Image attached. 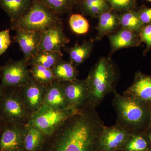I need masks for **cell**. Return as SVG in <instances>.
Here are the masks:
<instances>
[{"label": "cell", "mask_w": 151, "mask_h": 151, "mask_svg": "<svg viewBox=\"0 0 151 151\" xmlns=\"http://www.w3.org/2000/svg\"><path fill=\"white\" fill-rule=\"evenodd\" d=\"M56 14L67 12L72 9L77 0H38Z\"/></svg>", "instance_id": "4316f807"}, {"label": "cell", "mask_w": 151, "mask_h": 151, "mask_svg": "<svg viewBox=\"0 0 151 151\" xmlns=\"http://www.w3.org/2000/svg\"><path fill=\"white\" fill-rule=\"evenodd\" d=\"M2 66L0 65V78H1V69Z\"/></svg>", "instance_id": "8d00e7d4"}, {"label": "cell", "mask_w": 151, "mask_h": 151, "mask_svg": "<svg viewBox=\"0 0 151 151\" xmlns=\"http://www.w3.org/2000/svg\"><path fill=\"white\" fill-rule=\"evenodd\" d=\"M120 26L122 28L139 33L145 25L141 21L137 12L133 10L124 11L119 16Z\"/></svg>", "instance_id": "603a6c76"}, {"label": "cell", "mask_w": 151, "mask_h": 151, "mask_svg": "<svg viewBox=\"0 0 151 151\" xmlns=\"http://www.w3.org/2000/svg\"><path fill=\"white\" fill-rule=\"evenodd\" d=\"M69 23L72 31L76 34H85L89 31V22L79 14H72L69 18Z\"/></svg>", "instance_id": "83f0119b"}, {"label": "cell", "mask_w": 151, "mask_h": 151, "mask_svg": "<svg viewBox=\"0 0 151 151\" xmlns=\"http://www.w3.org/2000/svg\"><path fill=\"white\" fill-rule=\"evenodd\" d=\"M139 35L142 42L146 44V47L143 52L145 56L151 49V24L145 25Z\"/></svg>", "instance_id": "f546056e"}, {"label": "cell", "mask_w": 151, "mask_h": 151, "mask_svg": "<svg viewBox=\"0 0 151 151\" xmlns=\"http://www.w3.org/2000/svg\"><path fill=\"white\" fill-rule=\"evenodd\" d=\"M80 3L84 12L93 17L111 10L108 0H82Z\"/></svg>", "instance_id": "d4e9b609"}, {"label": "cell", "mask_w": 151, "mask_h": 151, "mask_svg": "<svg viewBox=\"0 0 151 151\" xmlns=\"http://www.w3.org/2000/svg\"><path fill=\"white\" fill-rule=\"evenodd\" d=\"M150 143L146 132L130 133L123 147L125 151H148Z\"/></svg>", "instance_id": "7402d4cb"}, {"label": "cell", "mask_w": 151, "mask_h": 151, "mask_svg": "<svg viewBox=\"0 0 151 151\" xmlns=\"http://www.w3.org/2000/svg\"><path fill=\"white\" fill-rule=\"evenodd\" d=\"M111 7L119 11L133 10L136 0H108Z\"/></svg>", "instance_id": "f1b7e54d"}, {"label": "cell", "mask_w": 151, "mask_h": 151, "mask_svg": "<svg viewBox=\"0 0 151 151\" xmlns=\"http://www.w3.org/2000/svg\"><path fill=\"white\" fill-rule=\"evenodd\" d=\"M0 100V121L3 124H27L32 115L25 105L21 88H5Z\"/></svg>", "instance_id": "277c9868"}, {"label": "cell", "mask_w": 151, "mask_h": 151, "mask_svg": "<svg viewBox=\"0 0 151 151\" xmlns=\"http://www.w3.org/2000/svg\"><path fill=\"white\" fill-rule=\"evenodd\" d=\"M47 86L36 81L31 76L27 84L22 87L25 105L31 115L39 110L43 105Z\"/></svg>", "instance_id": "7c38bea8"}, {"label": "cell", "mask_w": 151, "mask_h": 151, "mask_svg": "<svg viewBox=\"0 0 151 151\" xmlns=\"http://www.w3.org/2000/svg\"><path fill=\"white\" fill-rule=\"evenodd\" d=\"M11 42L10 30H4L0 32V56L6 51Z\"/></svg>", "instance_id": "4dcf8cb0"}, {"label": "cell", "mask_w": 151, "mask_h": 151, "mask_svg": "<svg viewBox=\"0 0 151 151\" xmlns=\"http://www.w3.org/2000/svg\"><path fill=\"white\" fill-rule=\"evenodd\" d=\"M62 53L52 51H42L39 52L28 63L31 66L40 65L52 68L58 61L62 59Z\"/></svg>", "instance_id": "cb8c5ba5"}, {"label": "cell", "mask_w": 151, "mask_h": 151, "mask_svg": "<svg viewBox=\"0 0 151 151\" xmlns=\"http://www.w3.org/2000/svg\"><path fill=\"white\" fill-rule=\"evenodd\" d=\"M81 1H82V0H77V2L80 3L81 2Z\"/></svg>", "instance_id": "74e56055"}, {"label": "cell", "mask_w": 151, "mask_h": 151, "mask_svg": "<svg viewBox=\"0 0 151 151\" xmlns=\"http://www.w3.org/2000/svg\"><path fill=\"white\" fill-rule=\"evenodd\" d=\"M26 151L25 150H20V151Z\"/></svg>", "instance_id": "ab89813d"}, {"label": "cell", "mask_w": 151, "mask_h": 151, "mask_svg": "<svg viewBox=\"0 0 151 151\" xmlns=\"http://www.w3.org/2000/svg\"><path fill=\"white\" fill-rule=\"evenodd\" d=\"M94 41L92 40L84 41L81 44L76 42L67 49L70 61L76 67L88 59L93 50Z\"/></svg>", "instance_id": "ffe728a7"}, {"label": "cell", "mask_w": 151, "mask_h": 151, "mask_svg": "<svg viewBox=\"0 0 151 151\" xmlns=\"http://www.w3.org/2000/svg\"><path fill=\"white\" fill-rule=\"evenodd\" d=\"M98 18L97 40H101L105 35L114 32L120 26L119 17L111 10L100 14Z\"/></svg>", "instance_id": "d6986e66"}, {"label": "cell", "mask_w": 151, "mask_h": 151, "mask_svg": "<svg viewBox=\"0 0 151 151\" xmlns=\"http://www.w3.org/2000/svg\"><path fill=\"white\" fill-rule=\"evenodd\" d=\"M15 38L24 58L28 63L38 53L41 42V32L22 29L15 30Z\"/></svg>", "instance_id": "5bb4252c"}, {"label": "cell", "mask_w": 151, "mask_h": 151, "mask_svg": "<svg viewBox=\"0 0 151 151\" xmlns=\"http://www.w3.org/2000/svg\"><path fill=\"white\" fill-rule=\"evenodd\" d=\"M61 22L57 14L38 0H34L24 15L11 23L12 29H22L42 32Z\"/></svg>", "instance_id": "5b68a950"}, {"label": "cell", "mask_w": 151, "mask_h": 151, "mask_svg": "<svg viewBox=\"0 0 151 151\" xmlns=\"http://www.w3.org/2000/svg\"><path fill=\"white\" fill-rule=\"evenodd\" d=\"M27 124H3L0 132V151L24 150V138Z\"/></svg>", "instance_id": "9c48e42d"}, {"label": "cell", "mask_w": 151, "mask_h": 151, "mask_svg": "<svg viewBox=\"0 0 151 151\" xmlns=\"http://www.w3.org/2000/svg\"><path fill=\"white\" fill-rule=\"evenodd\" d=\"M137 12L141 21L144 24H151V8L143 6Z\"/></svg>", "instance_id": "1f68e13d"}, {"label": "cell", "mask_w": 151, "mask_h": 151, "mask_svg": "<svg viewBox=\"0 0 151 151\" xmlns=\"http://www.w3.org/2000/svg\"><path fill=\"white\" fill-rule=\"evenodd\" d=\"M62 83L69 107L79 110L89 103V90L86 78Z\"/></svg>", "instance_id": "ba28073f"}, {"label": "cell", "mask_w": 151, "mask_h": 151, "mask_svg": "<svg viewBox=\"0 0 151 151\" xmlns=\"http://www.w3.org/2000/svg\"><path fill=\"white\" fill-rule=\"evenodd\" d=\"M29 72L32 77L41 84L47 85L56 80L52 68L40 65H32Z\"/></svg>", "instance_id": "484cf974"}, {"label": "cell", "mask_w": 151, "mask_h": 151, "mask_svg": "<svg viewBox=\"0 0 151 151\" xmlns=\"http://www.w3.org/2000/svg\"><path fill=\"white\" fill-rule=\"evenodd\" d=\"M41 36L39 52L52 51L62 53L63 47L70 41L64 34L61 22L41 32Z\"/></svg>", "instance_id": "8fae6325"}, {"label": "cell", "mask_w": 151, "mask_h": 151, "mask_svg": "<svg viewBox=\"0 0 151 151\" xmlns=\"http://www.w3.org/2000/svg\"><path fill=\"white\" fill-rule=\"evenodd\" d=\"M78 111L71 107L55 109L43 105L32 115L28 123L37 127L48 137Z\"/></svg>", "instance_id": "8992f818"}, {"label": "cell", "mask_w": 151, "mask_h": 151, "mask_svg": "<svg viewBox=\"0 0 151 151\" xmlns=\"http://www.w3.org/2000/svg\"><path fill=\"white\" fill-rule=\"evenodd\" d=\"M4 87L3 86L1 83H0V100H1V97L2 95L4 92Z\"/></svg>", "instance_id": "e575fe53"}, {"label": "cell", "mask_w": 151, "mask_h": 151, "mask_svg": "<svg viewBox=\"0 0 151 151\" xmlns=\"http://www.w3.org/2000/svg\"><path fill=\"white\" fill-rule=\"evenodd\" d=\"M34 0H0V6L14 22L26 13Z\"/></svg>", "instance_id": "ac0fdd59"}, {"label": "cell", "mask_w": 151, "mask_h": 151, "mask_svg": "<svg viewBox=\"0 0 151 151\" xmlns=\"http://www.w3.org/2000/svg\"><path fill=\"white\" fill-rule=\"evenodd\" d=\"M150 129H151V105L150 106V111H149V124L147 130Z\"/></svg>", "instance_id": "d6a6232c"}, {"label": "cell", "mask_w": 151, "mask_h": 151, "mask_svg": "<svg viewBox=\"0 0 151 151\" xmlns=\"http://www.w3.org/2000/svg\"><path fill=\"white\" fill-rule=\"evenodd\" d=\"M24 58L18 61L10 60L1 69V83L5 88H21L31 78Z\"/></svg>", "instance_id": "52a82bcc"}, {"label": "cell", "mask_w": 151, "mask_h": 151, "mask_svg": "<svg viewBox=\"0 0 151 151\" xmlns=\"http://www.w3.org/2000/svg\"><path fill=\"white\" fill-rule=\"evenodd\" d=\"M104 127L96 108L88 103L51 135L50 151H96Z\"/></svg>", "instance_id": "6da1fadb"}, {"label": "cell", "mask_w": 151, "mask_h": 151, "mask_svg": "<svg viewBox=\"0 0 151 151\" xmlns=\"http://www.w3.org/2000/svg\"><path fill=\"white\" fill-rule=\"evenodd\" d=\"M43 105L55 109L70 107L65 98L62 82L55 80L47 85Z\"/></svg>", "instance_id": "2e32d148"}, {"label": "cell", "mask_w": 151, "mask_h": 151, "mask_svg": "<svg viewBox=\"0 0 151 151\" xmlns=\"http://www.w3.org/2000/svg\"><path fill=\"white\" fill-rule=\"evenodd\" d=\"M123 95L136 99L150 107L151 105V75L137 71L132 85L124 91Z\"/></svg>", "instance_id": "4fadbf2b"}, {"label": "cell", "mask_w": 151, "mask_h": 151, "mask_svg": "<svg viewBox=\"0 0 151 151\" xmlns=\"http://www.w3.org/2000/svg\"><path fill=\"white\" fill-rule=\"evenodd\" d=\"M47 137L37 127L28 124L25 129L24 150L39 151L42 148Z\"/></svg>", "instance_id": "e0dca14e"}, {"label": "cell", "mask_w": 151, "mask_h": 151, "mask_svg": "<svg viewBox=\"0 0 151 151\" xmlns=\"http://www.w3.org/2000/svg\"><path fill=\"white\" fill-rule=\"evenodd\" d=\"M151 146V129L146 130L145 131Z\"/></svg>", "instance_id": "836d02e7"}, {"label": "cell", "mask_w": 151, "mask_h": 151, "mask_svg": "<svg viewBox=\"0 0 151 151\" xmlns=\"http://www.w3.org/2000/svg\"><path fill=\"white\" fill-rule=\"evenodd\" d=\"M147 1H149L151 2V0H147Z\"/></svg>", "instance_id": "f35d334b"}, {"label": "cell", "mask_w": 151, "mask_h": 151, "mask_svg": "<svg viewBox=\"0 0 151 151\" xmlns=\"http://www.w3.org/2000/svg\"><path fill=\"white\" fill-rule=\"evenodd\" d=\"M113 105L116 124L130 132H145L149 124L150 106L139 100L114 92Z\"/></svg>", "instance_id": "3957f363"}, {"label": "cell", "mask_w": 151, "mask_h": 151, "mask_svg": "<svg viewBox=\"0 0 151 151\" xmlns=\"http://www.w3.org/2000/svg\"><path fill=\"white\" fill-rule=\"evenodd\" d=\"M3 123L0 121V132H1V130L2 128Z\"/></svg>", "instance_id": "d590c367"}, {"label": "cell", "mask_w": 151, "mask_h": 151, "mask_svg": "<svg viewBox=\"0 0 151 151\" xmlns=\"http://www.w3.org/2000/svg\"><path fill=\"white\" fill-rule=\"evenodd\" d=\"M53 75L57 81L67 82L77 79L78 75L76 67L70 61L61 60L52 68Z\"/></svg>", "instance_id": "44dd1931"}, {"label": "cell", "mask_w": 151, "mask_h": 151, "mask_svg": "<svg viewBox=\"0 0 151 151\" xmlns=\"http://www.w3.org/2000/svg\"><path fill=\"white\" fill-rule=\"evenodd\" d=\"M119 70L110 57H102L86 78L89 90V103L97 107L108 94L116 91Z\"/></svg>", "instance_id": "7a4b0ae2"}, {"label": "cell", "mask_w": 151, "mask_h": 151, "mask_svg": "<svg viewBox=\"0 0 151 151\" xmlns=\"http://www.w3.org/2000/svg\"><path fill=\"white\" fill-rule=\"evenodd\" d=\"M110 44V55L120 49L137 47L142 42L139 35L125 29H119L115 34L108 36Z\"/></svg>", "instance_id": "9a60e30c"}, {"label": "cell", "mask_w": 151, "mask_h": 151, "mask_svg": "<svg viewBox=\"0 0 151 151\" xmlns=\"http://www.w3.org/2000/svg\"><path fill=\"white\" fill-rule=\"evenodd\" d=\"M131 132L117 124L105 127L99 141V148L102 151H117L123 148Z\"/></svg>", "instance_id": "30bf717a"}]
</instances>
